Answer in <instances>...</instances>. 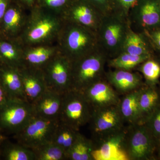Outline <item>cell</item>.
Wrapping results in <instances>:
<instances>
[{
	"label": "cell",
	"instance_id": "1",
	"mask_svg": "<svg viewBox=\"0 0 160 160\" xmlns=\"http://www.w3.org/2000/svg\"><path fill=\"white\" fill-rule=\"evenodd\" d=\"M29 12L25 28L17 39L23 46L56 43L65 24L62 16L37 6Z\"/></svg>",
	"mask_w": 160,
	"mask_h": 160
},
{
	"label": "cell",
	"instance_id": "2",
	"mask_svg": "<svg viewBox=\"0 0 160 160\" xmlns=\"http://www.w3.org/2000/svg\"><path fill=\"white\" fill-rule=\"evenodd\" d=\"M56 44L72 62L90 54L99 48L96 31L65 21Z\"/></svg>",
	"mask_w": 160,
	"mask_h": 160
},
{
	"label": "cell",
	"instance_id": "3",
	"mask_svg": "<svg viewBox=\"0 0 160 160\" xmlns=\"http://www.w3.org/2000/svg\"><path fill=\"white\" fill-rule=\"evenodd\" d=\"M131 29L129 16L113 11L104 15L97 31L99 48L109 59L116 57Z\"/></svg>",
	"mask_w": 160,
	"mask_h": 160
},
{
	"label": "cell",
	"instance_id": "4",
	"mask_svg": "<svg viewBox=\"0 0 160 160\" xmlns=\"http://www.w3.org/2000/svg\"><path fill=\"white\" fill-rule=\"evenodd\" d=\"M108 59L106 53L98 48L72 62V89L82 92L92 84L105 78V65Z\"/></svg>",
	"mask_w": 160,
	"mask_h": 160
},
{
	"label": "cell",
	"instance_id": "5",
	"mask_svg": "<svg viewBox=\"0 0 160 160\" xmlns=\"http://www.w3.org/2000/svg\"><path fill=\"white\" fill-rule=\"evenodd\" d=\"M158 143L145 124L126 127L124 146L129 160L152 159Z\"/></svg>",
	"mask_w": 160,
	"mask_h": 160
},
{
	"label": "cell",
	"instance_id": "6",
	"mask_svg": "<svg viewBox=\"0 0 160 160\" xmlns=\"http://www.w3.org/2000/svg\"><path fill=\"white\" fill-rule=\"evenodd\" d=\"M92 109L82 92L71 89L63 93L58 119L79 131L89 123Z\"/></svg>",
	"mask_w": 160,
	"mask_h": 160
},
{
	"label": "cell",
	"instance_id": "7",
	"mask_svg": "<svg viewBox=\"0 0 160 160\" xmlns=\"http://www.w3.org/2000/svg\"><path fill=\"white\" fill-rule=\"evenodd\" d=\"M35 115L31 104L25 100L10 99L0 108V132L17 134Z\"/></svg>",
	"mask_w": 160,
	"mask_h": 160
},
{
	"label": "cell",
	"instance_id": "8",
	"mask_svg": "<svg viewBox=\"0 0 160 160\" xmlns=\"http://www.w3.org/2000/svg\"><path fill=\"white\" fill-rule=\"evenodd\" d=\"M59 122L58 119L46 118L35 115L13 137L17 142L32 150L51 142Z\"/></svg>",
	"mask_w": 160,
	"mask_h": 160
},
{
	"label": "cell",
	"instance_id": "9",
	"mask_svg": "<svg viewBox=\"0 0 160 160\" xmlns=\"http://www.w3.org/2000/svg\"><path fill=\"white\" fill-rule=\"evenodd\" d=\"M72 62L60 52L42 69L48 89L63 94L72 89Z\"/></svg>",
	"mask_w": 160,
	"mask_h": 160
},
{
	"label": "cell",
	"instance_id": "10",
	"mask_svg": "<svg viewBox=\"0 0 160 160\" xmlns=\"http://www.w3.org/2000/svg\"><path fill=\"white\" fill-rule=\"evenodd\" d=\"M89 123L93 142L114 134L126 127L118 105L92 110Z\"/></svg>",
	"mask_w": 160,
	"mask_h": 160
},
{
	"label": "cell",
	"instance_id": "11",
	"mask_svg": "<svg viewBox=\"0 0 160 160\" xmlns=\"http://www.w3.org/2000/svg\"><path fill=\"white\" fill-rule=\"evenodd\" d=\"M103 15L87 0H72L62 15L66 22L75 23L97 32Z\"/></svg>",
	"mask_w": 160,
	"mask_h": 160
},
{
	"label": "cell",
	"instance_id": "12",
	"mask_svg": "<svg viewBox=\"0 0 160 160\" xmlns=\"http://www.w3.org/2000/svg\"><path fill=\"white\" fill-rule=\"evenodd\" d=\"M129 18L139 32L160 29L159 0H138L130 11Z\"/></svg>",
	"mask_w": 160,
	"mask_h": 160
},
{
	"label": "cell",
	"instance_id": "13",
	"mask_svg": "<svg viewBox=\"0 0 160 160\" xmlns=\"http://www.w3.org/2000/svg\"><path fill=\"white\" fill-rule=\"evenodd\" d=\"M126 127L114 134L97 142L93 141L92 160H129L124 146Z\"/></svg>",
	"mask_w": 160,
	"mask_h": 160
},
{
	"label": "cell",
	"instance_id": "14",
	"mask_svg": "<svg viewBox=\"0 0 160 160\" xmlns=\"http://www.w3.org/2000/svg\"><path fill=\"white\" fill-rule=\"evenodd\" d=\"M82 92L92 110L116 106L119 102V94L105 78L92 84Z\"/></svg>",
	"mask_w": 160,
	"mask_h": 160
},
{
	"label": "cell",
	"instance_id": "15",
	"mask_svg": "<svg viewBox=\"0 0 160 160\" xmlns=\"http://www.w3.org/2000/svg\"><path fill=\"white\" fill-rule=\"evenodd\" d=\"M27 10L11 1L0 22V35L9 39H17L26 26Z\"/></svg>",
	"mask_w": 160,
	"mask_h": 160
},
{
	"label": "cell",
	"instance_id": "16",
	"mask_svg": "<svg viewBox=\"0 0 160 160\" xmlns=\"http://www.w3.org/2000/svg\"><path fill=\"white\" fill-rule=\"evenodd\" d=\"M105 78L119 94L123 95L140 89L145 84L140 73L131 70H109L105 73Z\"/></svg>",
	"mask_w": 160,
	"mask_h": 160
},
{
	"label": "cell",
	"instance_id": "17",
	"mask_svg": "<svg viewBox=\"0 0 160 160\" xmlns=\"http://www.w3.org/2000/svg\"><path fill=\"white\" fill-rule=\"evenodd\" d=\"M19 69L25 98L33 104L48 89L42 70L26 67Z\"/></svg>",
	"mask_w": 160,
	"mask_h": 160
},
{
	"label": "cell",
	"instance_id": "18",
	"mask_svg": "<svg viewBox=\"0 0 160 160\" xmlns=\"http://www.w3.org/2000/svg\"><path fill=\"white\" fill-rule=\"evenodd\" d=\"M59 52L56 43L24 46L23 67L42 69Z\"/></svg>",
	"mask_w": 160,
	"mask_h": 160
},
{
	"label": "cell",
	"instance_id": "19",
	"mask_svg": "<svg viewBox=\"0 0 160 160\" xmlns=\"http://www.w3.org/2000/svg\"><path fill=\"white\" fill-rule=\"evenodd\" d=\"M62 95L58 92L47 90L33 104L35 115L48 119H58Z\"/></svg>",
	"mask_w": 160,
	"mask_h": 160
},
{
	"label": "cell",
	"instance_id": "20",
	"mask_svg": "<svg viewBox=\"0 0 160 160\" xmlns=\"http://www.w3.org/2000/svg\"><path fill=\"white\" fill-rule=\"evenodd\" d=\"M19 69L0 65V82L9 98L26 101Z\"/></svg>",
	"mask_w": 160,
	"mask_h": 160
},
{
	"label": "cell",
	"instance_id": "21",
	"mask_svg": "<svg viewBox=\"0 0 160 160\" xmlns=\"http://www.w3.org/2000/svg\"><path fill=\"white\" fill-rule=\"evenodd\" d=\"M24 46L17 39H9L0 35L1 65L20 69L23 67Z\"/></svg>",
	"mask_w": 160,
	"mask_h": 160
},
{
	"label": "cell",
	"instance_id": "22",
	"mask_svg": "<svg viewBox=\"0 0 160 160\" xmlns=\"http://www.w3.org/2000/svg\"><path fill=\"white\" fill-rule=\"evenodd\" d=\"M156 51L147 34L144 32H135L132 29L127 35L122 52L134 55H154Z\"/></svg>",
	"mask_w": 160,
	"mask_h": 160
},
{
	"label": "cell",
	"instance_id": "23",
	"mask_svg": "<svg viewBox=\"0 0 160 160\" xmlns=\"http://www.w3.org/2000/svg\"><path fill=\"white\" fill-rule=\"evenodd\" d=\"M140 88L124 95L118 105L120 114L128 125L142 124L138 103Z\"/></svg>",
	"mask_w": 160,
	"mask_h": 160
},
{
	"label": "cell",
	"instance_id": "24",
	"mask_svg": "<svg viewBox=\"0 0 160 160\" xmlns=\"http://www.w3.org/2000/svg\"><path fill=\"white\" fill-rule=\"evenodd\" d=\"M138 103L142 124H144L147 118L160 103V93L156 86L145 84L142 86L140 89Z\"/></svg>",
	"mask_w": 160,
	"mask_h": 160
},
{
	"label": "cell",
	"instance_id": "25",
	"mask_svg": "<svg viewBox=\"0 0 160 160\" xmlns=\"http://www.w3.org/2000/svg\"><path fill=\"white\" fill-rule=\"evenodd\" d=\"M0 159L35 160L34 152L20 143H13L6 139L0 150Z\"/></svg>",
	"mask_w": 160,
	"mask_h": 160
},
{
	"label": "cell",
	"instance_id": "26",
	"mask_svg": "<svg viewBox=\"0 0 160 160\" xmlns=\"http://www.w3.org/2000/svg\"><path fill=\"white\" fill-rule=\"evenodd\" d=\"M93 148V141L87 138L79 132L66 153L67 159L92 160L91 153Z\"/></svg>",
	"mask_w": 160,
	"mask_h": 160
},
{
	"label": "cell",
	"instance_id": "27",
	"mask_svg": "<svg viewBox=\"0 0 160 160\" xmlns=\"http://www.w3.org/2000/svg\"><path fill=\"white\" fill-rule=\"evenodd\" d=\"M80 132L59 121L52 136L51 142L67 152L74 142Z\"/></svg>",
	"mask_w": 160,
	"mask_h": 160
},
{
	"label": "cell",
	"instance_id": "28",
	"mask_svg": "<svg viewBox=\"0 0 160 160\" xmlns=\"http://www.w3.org/2000/svg\"><path fill=\"white\" fill-rule=\"evenodd\" d=\"M153 56L134 55L122 52L116 57L109 59L107 63L108 66L114 69L132 71V69H136L143 62Z\"/></svg>",
	"mask_w": 160,
	"mask_h": 160
},
{
	"label": "cell",
	"instance_id": "29",
	"mask_svg": "<svg viewBox=\"0 0 160 160\" xmlns=\"http://www.w3.org/2000/svg\"><path fill=\"white\" fill-rule=\"evenodd\" d=\"M136 69L142 74L146 85L156 86L158 83L160 78V63L154 55L146 60Z\"/></svg>",
	"mask_w": 160,
	"mask_h": 160
},
{
	"label": "cell",
	"instance_id": "30",
	"mask_svg": "<svg viewBox=\"0 0 160 160\" xmlns=\"http://www.w3.org/2000/svg\"><path fill=\"white\" fill-rule=\"evenodd\" d=\"M32 150L34 153L35 160H67L66 152L52 142Z\"/></svg>",
	"mask_w": 160,
	"mask_h": 160
},
{
	"label": "cell",
	"instance_id": "31",
	"mask_svg": "<svg viewBox=\"0 0 160 160\" xmlns=\"http://www.w3.org/2000/svg\"><path fill=\"white\" fill-rule=\"evenodd\" d=\"M72 0H38L39 7L62 16Z\"/></svg>",
	"mask_w": 160,
	"mask_h": 160
},
{
	"label": "cell",
	"instance_id": "32",
	"mask_svg": "<svg viewBox=\"0 0 160 160\" xmlns=\"http://www.w3.org/2000/svg\"><path fill=\"white\" fill-rule=\"evenodd\" d=\"M144 124L154 137L160 141V103L146 119Z\"/></svg>",
	"mask_w": 160,
	"mask_h": 160
},
{
	"label": "cell",
	"instance_id": "33",
	"mask_svg": "<svg viewBox=\"0 0 160 160\" xmlns=\"http://www.w3.org/2000/svg\"><path fill=\"white\" fill-rule=\"evenodd\" d=\"M138 0H111V11L129 16L132 8Z\"/></svg>",
	"mask_w": 160,
	"mask_h": 160
},
{
	"label": "cell",
	"instance_id": "34",
	"mask_svg": "<svg viewBox=\"0 0 160 160\" xmlns=\"http://www.w3.org/2000/svg\"><path fill=\"white\" fill-rule=\"evenodd\" d=\"M93 5L103 15L111 11V0H87Z\"/></svg>",
	"mask_w": 160,
	"mask_h": 160
},
{
	"label": "cell",
	"instance_id": "35",
	"mask_svg": "<svg viewBox=\"0 0 160 160\" xmlns=\"http://www.w3.org/2000/svg\"><path fill=\"white\" fill-rule=\"evenodd\" d=\"M144 32L147 34L155 50L160 49V29Z\"/></svg>",
	"mask_w": 160,
	"mask_h": 160
},
{
	"label": "cell",
	"instance_id": "36",
	"mask_svg": "<svg viewBox=\"0 0 160 160\" xmlns=\"http://www.w3.org/2000/svg\"><path fill=\"white\" fill-rule=\"evenodd\" d=\"M37 1L38 0H12V1L17 3L27 11H29L36 6Z\"/></svg>",
	"mask_w": 160,
	"mask_h": 160
},
{
	"label": "cell",
	"instance_id": "37",
	"mask_svg": "<svg viewBox=\"0 0 160 160\" xmlns=\"http://www.w3.org/2000/svg\"><path fill=\"white\" fill-rule=\"evenodd\" d=\"M11 1L12 0H0V22Z\"/></svg>",
	"mask_w": 160,
	"mask_h": 160
},
{
	"label": "cell",
	"instance_id": "38",
	"mask_svg": "<svg viewBox=\"0 0 160 160\" xmlns=\"http://www.w3.org/2000/svg\"><path fill=\"white\" fill-rule=\"evenodd\" d=\"M9 99V96L0 82V108L5 105Z\"/></svg>",
	"mask_w": 160,
	"mask_h": 160
},
{
	"label": "cell",
	"instance_id": "39",
	"mask_svg": "<svg viewBox=\"0 0 160 160\" xmlns=\"http://www.w3.org/2000/svg\"><path fill=\"white\" fill-rule=\"evenodd\" d=\"M7 138L5 136L3 133L0 132V150H1V146H2L3 142Z\"/></svg>",
	"mask_w": 160,
	"mask_h": 160
},
{
	"label": "cell",
	"instance_id": "40",
	"mask_svg": "<svg viewBox=\"0 0 160 160\" xmlns=\"http://www.w3.org/2000/svg\"><path fill=\"white\" fill-rule=\"evenodd\" d=\"M158 145L159 148V154L160 155V141H159V142Z\"/></svg>",
	"mask_w": 160,
	"mask_h": 160
},
{
	"label": "cell",
	"instance_id": "41",
	"mask_svg": "<svg viewBox=\"0 0 160 160\" xmlns=\"http://www.w3.org/2000/svg\"><path fill=\"white\" fill-rule=\"evenodd\" d=\"M158 51L159 52L160 55V49H158Z\"/></svg>",
	"mask_w": 160,
	"mask_h": 160
},
{
	"label": "cell",
	"instance_id": "42",
	"mask_svg": "<svg viewBox=\"0 0 160 160\" xmlns=\"http://www.w3.org/2000/svg\"><path fill=\"white\" fill-rule=\"evenodd\" d=\"M159 6H160V0H159Z\"/></svg>",
	"mask_w": 160,
	"mask_h": 160
},
{
	"label": "cell",
	"instance_id": "43",
	"mask_svg": "<svg viewBox=\"0 0 160 160\" xmlns=\"http://www.w3.org/2000/svg\"><path fill=\"white\" fill-rule=\"evenodd\" d=\"M1 65V62H0V65Z\"/></svg>",
	"mask_w": 160,
	"mask_h": 160
}]
</instances>
